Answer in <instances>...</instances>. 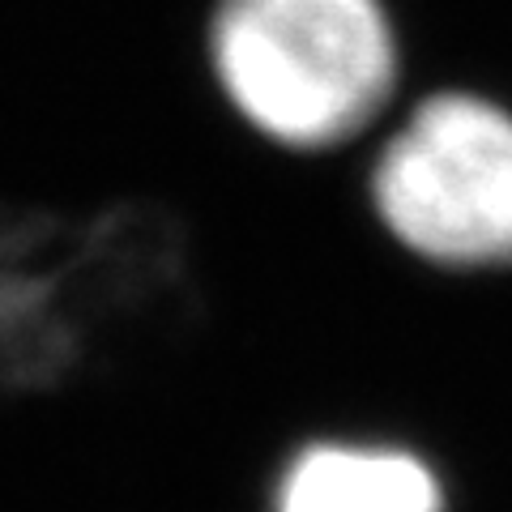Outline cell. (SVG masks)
Wrapping results in <instances>:
<instances>
[{
    "label": "cell",
    "mask_w": 512,
    "mask_h": 512,
    "mask_svg": "<svg viewBox=\"0 0 512 512\" xmlns=\"http://www.w3.org/2000/svg\"><path fill=\"white\" fill-rule=\"evenodd\" d=\"M397 30L380 0H218L210 69L248 128L286 150H333L397 86Z\"/></svg>",
    "instance_id": "1"
},
{
    "label": "cell",
    "mask_w": 512,
    "mask_h": 512,
    "mask_svg": "<svg viewBox=\"0 0 512 512\" xmlns=\"http://www.w3.org/2000/svg\"><path fill=\"white\" fill-rule=\"evenodd\" d=\"M372 210L406 252L444 269L512 265V111L440 90L380 146Z\"/></svg>",
    "instance_id": "2"
},
{
    "label": "cell",
    "mask_w": 512,
    "mask_h": 512,
    "mask_svg": "<svg viewBox=\"0 0 512 512\" xmlns=\"http://www.w3.org/2000/svg\"><path fill=\"white\" fill-rule=\"evenodd\" d=\"M90 299L82 261L39 222H0V384H43L82 346Z\"/></svg>",
    "instance_id": "3"
},
{
    "label": "cell",
    "mask_w": 512,
    "mask_h": 512,
    "mask_svg": "<svg viewBox=\"0 0 512 512\" xmlns=\"http://www.w3.org/2000/svg\"><path fill=\"white\" fill-rule=\"evenodd\" d=\"M274 512H448L440 474L397 444L320 440L286 461Z\"/></svg>",
    "instance_id": "4"
}]
</instances>
